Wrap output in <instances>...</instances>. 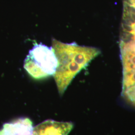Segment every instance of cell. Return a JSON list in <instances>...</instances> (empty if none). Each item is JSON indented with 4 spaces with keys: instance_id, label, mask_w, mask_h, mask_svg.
<instances>
[{
    "instance_id": "cell-1",
    "label": "cell",
    "mask_w": 135,
    "mask_h": 135,
    "mask_svg": "<svg viewBox=\"0 0 135 135\" xmlns=\"http://www.w3.org/2000/svg\"><path fill=\"white\" fill-rule=\"evenodd\" d=\"M52 48L58 62L54 77L59 93L62 96L73 79L100 54V51L75 43H64L55 39L52 40Z\"/></svg>"
},
{
    "instance_id": "cell-2",
    "label": "cell",
    "mask_w": 135,
    "mask_h": 135,
    "mask_svg": "<svg viewBox=\"0 0 135 135\" xmlns=\"http://www.w3.org/2000/svg\"><path fill=\"white\" fill-rule=\"evenodd\" d=\"M58 64L52 47L36 44L25 60L24 68L31 77L42 79L54 75Z\"/></svg>"
},
{
    "instance_id": "cell-3",
    "label": "cell",
    "mask_w": 135,
    "mask_h": 135,
    "mask_svg": "<svg viewBox=\"0 0 135 135\" xmlns=\"http://www.w3.org/2000/svg\"><path fill=\"white\" fill-rule=\"evenodd\" d=\"M120 47L123 68L122 94L135 106V36H120Z\"/></svg>"
},
{
    "instance_id": "cell-4",
    "label": "cell",
    "mask_w": 135,
    "mask_h": 135,
    "mask_svg": "<svg viewBox=\"0 0 135 135\" xmlns=\"http://www.w3.org/2000/svg\"><path fill=\"white\" fill-rule=\"evenodd\" d=\"M73 127L72 122L47 120L34 127L32 135H68Z\"/></svg>"
},
{
    "instance_id": "cell-5",
    "label": "cell",
    "mask_w": 135,
    "mask_h": 135,
    "mask_svg": "<svg viewBox=\"0 0 135 135\" xmlns=\"http://www.w3.org/2000/svg\"><path fill=\"white\" fill-rule=\"evenodd\" d=\"M33 129L30 119L22 118L4 124L0 135H32Z\"/></svg>"
}]
</instances>
